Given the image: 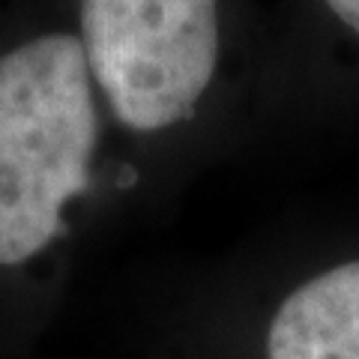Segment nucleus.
I'll return each instance as SVG.
<instances>
[{"mask_svg":"<svg viewBox=\"0 0 359 359\" xmlns=\"http://www.w3.org/2000/svg\"><path fill=\"white\" fill-rule=\"evenodd\" d=\"M96 141L81 36L48 33L0 54V266L63 233L66 201L90 186Z\"/></svg>","mask_w":359,"mask_h":359,"instance_id":"nucleus-1","label":"nucleus"},{"mask_svg":"<svg viewBox=\"0 0 359 359\" xmlns=\"http://www.w3.org/2000/svg\"><path fill=\"white\" fill-rule=\"evenodd\" d=\"M81 45L114 117L159 132L192 117L212 81L216 0H81Z\"/></svg>","mask_w":359,"mask_h":359,"instance_id":"nucleus-2","label":"nucleus"},{"mask_svg":"<svg viewBox=\"0 0 359 359\" xmlns=\"http://www.w3.org/2000/svg\"><path fill=\"white\" fill-rule=\"evenodd\" d=\"M269 359H359V261L309 278L276 311Z\"/></svg>","mask_w":359,"mask_h":359,"instance_id":"nucleus-3","label":"nucleus"},{"mask_svg":"<svg viewBox=\"0 0 359 359\" xmlns=\"http://www.w3.org/2000/svg\"><path fill=\"white\" fill-rule=\"evenodd\" d=\"M330 6V13L347 25L353 33H359V0H323Z\"/></svg>","mask_w":359,"mask_h":359,"instance_id":"nucleus-4","label":"nucleus"}]
</instances>
